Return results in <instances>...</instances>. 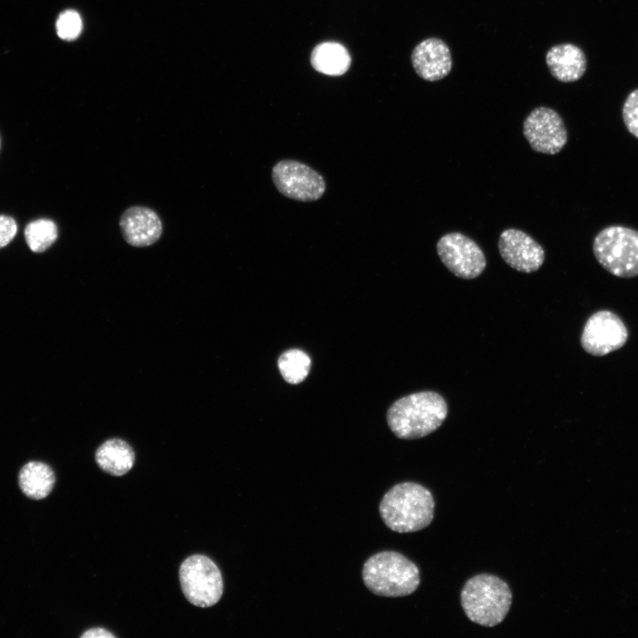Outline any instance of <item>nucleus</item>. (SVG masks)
Masks as SVG:
<instances>
[{"label": "nucleus", "instance_id": "obj_4", "mask_svg": "<svg viewBox=\"0 0 638 638\" xmlns=\"http://www.w3.org/2000/svg\"><path fill=\"white\" fill-rule=\"evenodd\" d=\"M508 584L490 574H478L461 592L462 607L468 619L482 626L493 627L503 621L511 605Z\"/></svg>", "mask_w": 638, "mask_h": 638}, {"label": "nucleus", "instance_id": "obj_15", "mask_svg": "<svg viewBox=\"0 0 638 638\" xmlns=\"http://www.w3.org/2000/svg\"><path fill=\"white\" fill-rule=\"evenodd\" d=\"M135 452L126 441L110 439L97 449L95 459L104 471L122 476L131 470L135 463Z\"/></svg>", "mask_w": 638, "mask_h": 638}, {"label": "nucleus", "instance_id": "obj_17", "mask_svg": "<svg viewBox=\"0 0 638 638\" xmlns=\"http://www.w3.org/2000/svg\"><path fill=\"white\" fill-rule=\"evenodd\" d=\"M311 64L322 74L338 76L348 70L351 58L342 44L326 42L315 47L311 54Z\"/></svg>", "mask_w": 638, "mask_h": 638}, {"label": "nucleus", "instance_id": "obj_9", "mask_svg": "<svg viewBox=\"0 0 638 638\" xmlns=\"http://www.w3.org/2000/svg\"><path fill=\"white\" fill-rule=\"evenodd\" d=\"M523 134L534 152L549 155L560 152L568 140L562 117L546 106L530 112L523 123Z\"/></svg>", "mask_w": 638, "mask_h": 638}, {"label": "nucleus", "instance_id": "obj_16", "mask_svg": "<svg viewBox=\"0 0 638 638\" xmlns=\"http://www.w3.org/2000/svg\"><path fill=\"white\" fill-rule=\"evenodd\" d=\"M19 484L27 497L41 500L51 492L55 484V474L48 464L32 461L21 468Z\"/></svg>", "mask_w": 638, "mask_h": 638}, {"label": "nucleus", "instance_id": "obj_8", "mask_svg": "<svg viewBox=\"0 0 638 638\" xmlns=\"http://www.w3.org/2000/svg\"><path fill=\"white\" fill-rule=\"evenodd\" d=\"M272 180L281 194L303 202L319 199L326 189L325 182L319 173L293 160H283L275 164Z\"/></svg>", "mask_w": 638, "mask_h": 638}, {"label": "nucleus", "instance_id": "obj_14", "mask_svg": "<svg viewBox=\"0 0 638 638\" xmlns=\"http://www.w3.org/2000/svg\"><path fill=\"white\" fill-rule=\"evenodd\" d=\"M546 64L551 75L562 82H576L587 70L584 51L570 43L551 47L546 54Z\"/></svg>", "mask_w": 638, "mask_h": 638}, {"label": "nucleus", "instance_id": "obj_23", "mask_svg": "<svg viewBox=\"0 0 638 638\" xmlns=\"http://www.w3.org/2000/svg\"><path fill=\"white\" fill-rule=\"evenodd\" d=\"M82 638H114L115 636L104 628H91L82 634Z\"/></svg>", "mask_w": 638, "mask_h": 638}, {"label": "nucleus", "instance_id": "obj_21", "mask_svg": "<svg viewBox=\"0 0 638 638\" xmlns=\"http://www.w3.org/2000/svg\"><path fill=\"white\" fill-rule=\"evenodd\" d=\"M622 116L629 133L638 138V89L626 97L622 107Z\"/></svg>", "mask_w": 638, "mask_h": 638}, {"label": "nucleus", "instance_id": "obj_13", "mask_svg": "<svg viewBox=\"0 0 638 638\" xmlns=\"http://www.w3.org/2000/svg\"><path fill=\"white\" fill-rule=\"evenodd\" d=\"M120 228L125 241L132 246L145 247L157 242L162 234V223L152 209L135 206L121 214Z\"/></svg>", "mask_w": 638, "mask_h": 638}, {"label": "nucleus", "instance_id": "obj_5", "mask_svg": "<svg viewBox=\"0 0 638 638\" xmlns=\"http://www.w3.org/2000/svg\"><path fill=\"white\" fill-rule=\"evenodd\" d=\"M593 253L611 275L623 278L638 276V230L621 225L608 226L595 236Z\"/></svg>", "mask_w": 638, "mask_h": 638}, {"label": "nucleus", "instance_id": "obj_24", "mask_svg": "<svg viewBox=\"0 0 638 638\" xmlns=\"http://www.w3.org/2000/svg\"><path fill=\"white\" fill-rule=\"evenodd\" d=\"M0 146H1V139H0Z\"/></svg>", "mask_w": 638, "mask_h": 638}, {"label": "nucleus", "instance_id": "obj_22", "mask_svg": "<svg viewBox=\"0 0 638 638\" xmlns=\"http://www.w3.org/2000/svg\"><path fill=\"white\" fill-rule=\"evenodd\" d=\"M17 230V223L12 217L0 214V249L14 238Z\"/></svg>", "mask_w": 638, "mask_h": 638}, {"label": "nucleus", "instance_id": "obj_7", "mask_svg": "<svg viewBox=\"0 0 638 638\" xmlns=\"http://www.w3.org/2000/svg\"><path fill=\"white\" fill-rule=\"evenodd\" d=\"M436 250L446 268L460 278H476L486 267L480 246L461 232L443 235L437 242Z\"/></svg>", "mask_w": 638, "mask_h": 638}, {"label": "nucleus", "instance_id": "obj_12", "mask_svg": "<svg viewBox=\"0 0 638 638\" xmlns=\"http://www.w3.org/2000/svg\"><path fill=\"white\" fill-rule=\"evenodd\" d=\"M416 74L428 82L446 77L452 69V56L447 43L437 37L421 41L411 53Z\"/></svg>", "mask_w": 638, "mask_h": 638}, {"label": "nucleus", "instance_id": "obj_3", "mask_svg": "<svg viewBox=\"0 0 638 638\" xmlns=\"http://www.w3.org/2000/svg\"><path fill=\"white\" fill-rule=\"evenodd\" d=\"M362 580L376 595L401 597L414 593L420 584L418 567L401 553L383 551L363 564Z\"/></svg>", "mask_w": 638, "mask_h": 638}, {"label": "nucleus", "instance_id": "obj_2", "mask_svg": "<svg viewBox=\"0 0 638 638\" xmlns=\"http://www.w3.org/2000/svg\"><path fill=\"white\" fill-rule=\"evenodd\" d=\"M434 499L420 484L402 482L393 486L379 504L385 525L393 532L412 533L427 527L433 518Z\"/></svg>", "mask_w": 638, "mask_h": 638}, {"label": "nucleus", "instance_id": "obj_11", "mask_svg": "<svg viewBox=\"0 0 638 638\" xmlns=\"http://www.w3.org/2000/svg\"><path fill=\"white\" fill-rule=\"evenodd\" d=\"M498 250L509 266L524 273L537 271L545 260L543 247L530 235L518 229L510 228L501 233Z\"/></svg>", "mask_w": 638, "mask_h": 638}, {"label": "nucleus", "instance_id": "obj_18", "mask_svg": "<svg viewBox=\"0 0 638 638\" xmlns=\"http://www.w3.org/2000/svg\"><path fill=\"white\" fill-rule=\"evenodd\" d=\"M24 237L28 248L34 253H43L58 238L57 224L51 219H37L27 224Z\"/></svg>", "mask_w": 638, "mask_h": 638}, {"label": "nucleus", "instance_id": "obj_10", "mask_svg": "<svg viewBox=\"0 0 638 638\" xmlns=\"http://www.w3.org/2000/svg\"><path fill=\"white\" fill-rule=\"evenodd\" d=\"M628 331L622 319L610 310H599L587 320L580 337L582 348L591 355L603 356L626 342Z\"/></svg>", "mask_w": 638, "mask_h": 638}, {"label": "nucleus", "instance_id": "obj_19", "mask_svg": "<svg viewBox=\"0 0 638 638\" xmlns=\"http://www.w3.org/2000/svg\"><path fill=\"white\" fill-rule=\"evenodd\" d=\"M278 368L284 379L290 384H299L307 376L311 360L303 351L290 349L278 359Z\"/></svg>", "mask_w": 638, "mask_h": 638}, {"label": "nucleus", "instance_id": "obj_1", "mask_svg": "<svg viewBox=\"0 0 638 638\" xmlns=\"http://www.w3.org/2000/svg\"><path fill=\"white\" fill-rule=\"evenodd\" d=\"M447 416L444 398L432 391L404 396L389 408L386 415L391 431L400 439L424 437L437 430Z\"/></svg>", "mask_w": 638, "mask_h": 638}, {"label": "nucleus", "instance_id": "obj_20", "mask_svg": "<svg viewBox=\"0 0 638 638\" xmlns=\"http://www.w3.org/2000/svg\"><path fill=\"white\" fill-rule=\"evenodd\" d=\"M82 23L78 12L67 10L62 12L56 22L58 35L66 41L75 39L81 33Z\"/></svg>", "mask_w": 638, "mask_h": 638}, {"label": "nucleus", "instance_id": "obj_6", "mask_svg": "<svg viewBox=\"0 0 638 638\" xmlns=\"http://www.w3.org/2000/svg\"><path fill=\"white\" fill-rule=\"evenodd\" d=\"M179 579L184 596L196 606H213L222 597L221 572L206 556L193 555L186 558L180 566Z\"/></svg>", "mask_w": 638, "mask_h": 638}]
</instances>
